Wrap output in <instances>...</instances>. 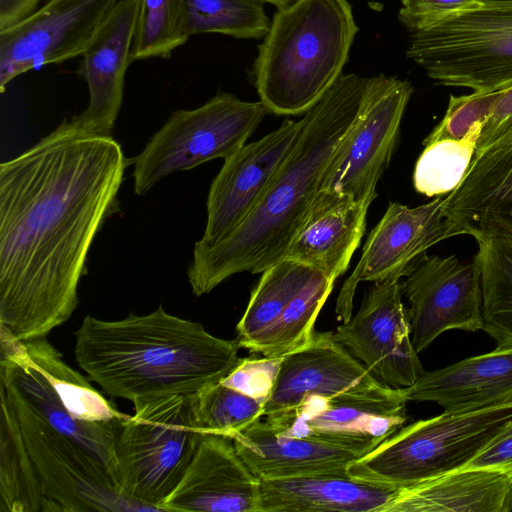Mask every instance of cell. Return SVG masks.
<instances>
[{
	"mask_svg": "<svg viewBox=\"0 0 512 512\" xmlns=\"http://www.w3.org/2000/svg\"><path fill=\"white\" fill-rule=\"evenodd\" d=\"M129 161L112 135L72 119L0 165V324L46 337L78 306L90 247L113 213Z\"/></svg>",
	"mask_w": 512,
	"mask_h": 512,
	"instance_id": "1",
	"label": "cell"
},
{
	"mask_svg": "<svg viewBox=\"0 0 512 512\" xmlns=\"http://www.w3.org/2000/svg\"><path fill=\"white\" fill-rule=\"evenodd\" d=\"M369 84L370 78L342 74L304 113L289 155L244 221L213 245L195 243L187 271L195 296L235 274L262 273L284 259L325 171L361 113Z\"/></svg>",
	"mask_w": 512,
	"mask_h": 512,
	"instance_id": "2",
	"label": "cell"
},
{
	"mask_svg": "<svg viewBox=\"0 0 512 512\" xmlns=\"http://www.w3.org/2000/svg\"><path fill=\"white\" fill-rule=\"evenodd\" d=\"M77 364L109 396L134 402L195 394L227 377L244 360L236 339L167 313L105 321L85 316L74 333Z\"/></svg>",
	"mask_w": 512,
	"mask_h": 512,
	"instance_id": "3",
	"label": "cell"
},
{
	"mask_svg": "<svg viewBox=\"0 0 512 512\" xmlns=\"http://www.w3.org/2000/svg\"><path fill=\"white\" fill-rule=\"evenodd\" d=\"M357 31L348 0H295L277 9L253 64L267 111L306 113L342 75Z\"/></svg>",
	"mask_w": 512,
	"mask_h": 512,
	"instance_id": "4",
	"label": "cell"
},
{
	"mask_svg": "<svg viewBox=\"0 0 512 512\" xmlns=\"http://www.w3.org/2000/svg\"><path fill=\"white\" fill-rule=\"evenodd\" d=\"M405 27L407 57L438 84L480 92L512 86V0H482Z\"/></svg>",
	"mask_w": 512,
	"mask_h": 512,
	"instance_id": "5",
	"label": "cell"
},
{
	"mask_svg": "<svg viewBox=\"0 0 512 512\" xmlns=\"http://www.w3.org/2000/svg\"><path fill=\"white\" fill-rule=\"evenodd\" d=\"M512 421V401L443 412L401 427L353 461L349 476L377 485L403 487L465 468Z\"/></svg>",
	"mask_w": 512,
	"mask_h": 512,
	"instance_id": "6",
	"label": "cell"
},
{
	"mask_svg": "<svg viewBox=\"0 0 512 512\" xmlns=\"http://www.w3.org/2000/svg\"><path fill=\"white\" fill-rule=\"evenodd\" d=\"M193 394L139 399L116 442V484L127 497L161 511L202 439Z\"/></svg>",
	"mask_w": 512,
	"mask_h": 512,
	"instance_id": "7",
	"label": "cell"
},
{
	"mask_svg": "<svg viewBox=\"0 0 512 512\" xmlns=\"http://www.w3.org/2000/svg\"><path fill=\"white\" fill-rule=\"evenodd\" d=\"M267 109L221 92L195 109L173 112L133 164L134 192L144 195L166 176L207 161L227 159L256 130Z\"/></svg>",
	"mask_w": 512,
	"mask_h": 512,
	"instance_id": "8",
	"label": "cell"
},
{
	"mask_svg": "<svg viewBox=\"0 0 512 512\" xmlns=\"http://www.w3.org/2000/svg\"><path fill=\"white\" fill-rule=\"evenodd\" d=\"M4 391L16 410L46 496L57 511H156L124 495L98 459L49 425L19 397Z\"/></svg>",
	"mask_w": 512,
	"mask_h": 512,
	"instance_id": "9",
	"label": "cell"
},
{
	"mask_svg": "<svg viewBox=\"0 0 512 512\" xmlns=\"http://www.w3.org/2000/svg\"><path fill=\"white\" fill-rule=\"evenodd\" d=\"M412 91L406 80L383 74L370 78L361 113L325 171L319 191L374 201Z\"/></svg>",
	"mask_w": 512,
	"mask_h": 512,
	"instance_id": "10",
	"label": "cell"
},
{
	"mask_svg": "<svg viewBox=\"0 0 512 512\" xmlns=\"http://www.w3.org/2000/svg\"><path fill=\"white\" fill-rule=\"evenodd\" d=\"M445 197L416 207L390 202L364 244L361 257L338 294L335 314L339 321L352 317L356 288L361 282L401 279L432 246L463 232L444 212Z\"/></svg>",
	"mask_w": 512,
	"mask_h": 512,
	"instance_id": "11",
	"label": "cell"
},
{
	"mask_svg": "<svg viewBox=\"0 0 512 512\" xmlns=\"http://www.w3.org/2000/svg\"><path fill=\"white\" fill-rule=\"evenodd\" d=\"M118 0H48L0 30V90L31 69L81 56Z\"/></svg>",
	"mask_w": 512,
	"mask_h": 512,
	"instance_id": "12",
	"label": "cell"
},
{
	"mask_svg": "<svg viewBox=\"0 0 512 512\" xmlns=\"http://www.w3.org/2000/svg\"><path fill=\"white\" fill-rule=\"evenodd\" d=\"M407 298L411 340L420 353L448 330L483 329L481 269L455 255H425L402 283Z\"/></svg>",
	"mask_w": 512,
	"mask_h": 512,
	"instance_id": "13",
	"label": "cell"
},
{
	"mask_svg": "<svg viewBox=\"0 0 512 512\" xmlns=\"http://www.w3.org/2000/svg\"><path fill=\"white\" fill-rule=\"evenodd\" d=\"M402 295L400 279L373 282L356 315L333 332L377 381L394 389L412 386L424 373Z\"/></svg>",
	"mask_w": 512,
	"mask_h": 512,
	"instance_id": "14",
	"label": "cell"
},
{
	"mask_svg": "<svg viewBox=\"0 0 512 512\" xmlns=\"http://www.w3.org/2000/svg\"><path fill=\"white\" fill-rule=\"evenodd\" d=\"M404 390L340 396L312 395L295 408L264 416L278 433L370 452L407 421Z\"/></svg>",
	"mask_w": 512,
	"mask_h": 512,
	"instance_id": "15",
	"label": "cell"
},
{
	"mask_svg": "<svg viewBox=\"0 0 512 512\" xmlns=\"http://www.w3.org/2000/svg\"><path fill=\"white\" fill-rule=\"evenodd\" d=\"M301 123V119H286L224 160L208 192L207 221L200 243L219 242L250 214L289 155Z\"/></svg>",
	"mask_w": 512,
	"mask_h": 512,
	"instance_id": "16",
	"label": "cell"
},
{
	"mask_svg": "<svg viewBox=\"0 0 512 512\" xmlns=\"http://www.w3.org/2000/svg\"><path fill=\"white\" fill-rule=\"evenodd\" d=\"M388 388L334 338L333 332L315 330L306 346L282 357L264 416L291 410L312 395L371 394Z\"/></svg>",
	"mask_w": 512,
	"mask_h": 512,
	"instance_id": "17",
	"label": "cell"
},
{
	"mask_svg": "<svg viewBox=\"0 0 512 512\" xmlns=\"http://www.w3.org/2000/svg\"><path fill=\"white\" fill-rule=\"evenodd\" d=\"M261 480L244 463L231 438L203 434L182 479L161 511L260 512Z\"/></svg>",
	"mask_w": 512,
	"mask_h": 512,
	"instance_id": "18",
	"label": "cell"
},
{
	"mask_svg": "<svg viewBox=\"0 0 512 512\" xmlns=\"http://www.w3.org/2000/svg\"><path fill=\"white\" fill-rule=\"evenodd\" d=\"M140 0H118L90 46L81 55L78 73L89 90L87 108L72 120L85 130L111 136L120 112L124 79L133 61Z\"/></svg>",
	"mask_w": 512,
	"mask_h": 512,
	"instance_id": "19",
	"label": "cell"
},
{
	"mask_svg": "<svg viewBox=\"0 0 512 512\" xmlns=\"http://www.w3.org/2000/svg\"><path fill=\"white\" fill-rule=\"evenodd\" d=\"M444 212L476 241L512 240V138L475 152L461 183L445 197Z\"/></svg>",
	"mask_w": 512,
	"mask_h": 512,
	"instance_id": "20",
	"label": "cell"
},
{
	"mask_svg": "<svg viewBox=\"0 0 512 512\" xmlns=\"http://www.w3.org/2000/svg\"><path fill=\"white\" fill-rule=\"evenodd\" d=\"M0 339V385L98 459L116 483L115 448L122 422H86L72 417L62 407L43 372L28 356L22 342L3 330Z\"/></svg>",
	"mask_w": 512,
	"mask_h": 512,
	"instance_id": "21",
	"label": "cell"
},
{
	"mask_svg": "<svg viewBox=\"0 0 512 512\" xmlns=\"http://www.w3.org/2000/svg\"><path fill=\"white\" fill-rule=\"evenodd\" d=\"M232 441L244 463L260 480L348 473V466L368 453L352 446L284 435L261 418Z\"/></svg>",
	"mask_w": 512,
	"mask_h": 512,
	"instance_id": "22",
	"label": "cell"
},
{
	"mask_svg": "<svg viewBox=\"0 0 512 512\" xmlns=\"http://www.w3.org/2000/svg\"><path fill=\"white\" fill-rule=\"evenodd\" d=\"M408 401L434 402L444 412L484 409L512 401V347L469 357L434 371H424L410 387Z\"/></svg>",
	"mask_w": 512,
	"mask_h": 512,
	"instance_id": "23",
	"label": "cell"
},
{
	"mask_svg": "<svg viewBox=\"0 0 512 512\" xmlns=\"http://www.w3.org/2000/svg\"><path fill=\"white\" fill-rule=\"evenodd\" d=\"M369 206L319 191L284 258L299 261L336 280L348 269L361 242Z\"/></svg>",
	"mask_w": 512,
	"mask_h": 512,
	"instance_id": "24",
	"label": "cell"
},
{
	"mask_svg": "<svg viewBox=\"0 0 512 512\" xmlns=\"http://www.w3.org/2000/svg\"><path fill=\"white\" fill-rule=\"evenodd\" d=\"M398 489L348 473L261 480L260 512H383Z\"/></svg>",
	"mask_w": 512,
	"mask_h": 512,
	"instance_id": "25",
	"label": "cell"
},
{
	"mask_svg": "<svg viewBox=\"0 0 512 512\" xmlns=\"http://www.w3.org/2000/svg\"><path fill=\"white\" fill-rule=\"evenodd\" d=\"M510 478L491 468L457 469L399 487L383 512H502Z\"/></svg>",
	"mask_w": 512,
	"mask_h": 512,
	"instance_id": "26",
	"label": "cell"
},
{
	"mask_svg": "<svg viewBox=\"0 0 512 512\" xmlns=\"http://www.w3.org/2000/svg\"><path fill=\"white\" fill-rule=\"evenodd\" d=\"M0 398V512L57 511L46 496L16 410L2 387Z\"/></svg>",
	"mask_w": 512,
	"mask_h": 512,
	"instance_id": "27",
	"label": "cell"
},
{
	"mask_svg": "<svg viewBox=\"0 0 512 512\" xmlns=\"http://www.w3.org/2000/svg\"><path fill=\"white\" fill-rule=\"evenodd\" d=\"M316 271L289 258H284L263 271L236 325L239 346L258 353L286 306Z\"/></svg>",
	"mask_w": 512,
	"mask_h": 512,
	"instance_id": "28",
	"label": "cell"
},
{
	"mask_svg": "<svg viewBox=\"0 0 512 512\" xmlns=\"http://www.w3.org/2000/svg\"><path fill=\"white\" fill-rule=\"evenodd\" d=\"M21 342L28 356L52 385L62 407L72 417L86 422H122L129 417L72 369L46 337Z\"/></svg>",
	"mask_w": 512,
	"mask_h": 512,
	"instance_id": "29",
	"label": "cell"
},
{
	"mask_svg": "<svg viewBox=\"0 0 512 512\" xmlns=\"http://www.w3.org/2000/svg\"><path fill=\"white\" fill-rule=\"evenodd\" d=\"M481 269L483 329L498 348L512 347V240L477 241Z\"/></svg>",
	"mask_w": 512,
	"mask_h": 512,
	"instance_id": "30",
	"label": "cell"
},
{
	"mask_svg": "<svg viewBox=\"0 0 512 512\" xmlns=\"http://www.w3.org/2000/svg\"><path fill=\"white\" fill-rule=\"evenodd\" d=\"M334 282V279L316 271L286 306L258 354L281 358L306 346L312 339L317 317L333 290Z\"/></svg>",
	"mask_w": 512,
	"mask_h": 512,
	"instance_id": "31",
	"label": "cell"
},
{
	"mask_svg": "<svg viewBox=\"0 0 512 512\" xmlns=\"http://www.w3.org/2000/svg\"><path fill=\"white\" fill-rule=\"evenodd\" d=\"M483 126L462 140H439L423 144L415 164L413 184L417 192L437 197L454 191L464 178L476 151Z\"/></svg>",
	"mask_w": 512,
	"mask_h": 512,
	"instance_id": "32",
	"label": "cell"
},
{
	"mask_svg": "<svg viewBox=\"0 0 512 512\" xmlns=\"http://www.w3.org/2000/svg\"><path fill=\"white\" fill-rule=\"evenodd\" d=\"M258 0H186L189 36L216 33L237 39H260L270 20Z\"/></svg>",
	"mask_w": 512,
	"mask_h": 512,
	"instance_id": "33",
	"label": "cell"
},
{
	"mask_svg": "<svg viewBox=\"0 0 512 512\" xmlns=\"http://www.w3.org/2000/svg\"><path fill=\"white\" fill-rule=\"evenodd\" d=\"M189 38L186 0H140L133 61L168 57Z\"/></svg>",
	"mask_w": 512,
	"mask_h": 512,
	"instance_id": "34",
	"label": "cell"
},
{
	"mask_svg": "<svg viewBox=\"0 0 512 512\" xmlns=\"http://www.w3.org/2000/svg\"><path fill=\"white\" fill-rule=\"evenodd\" d=\"M200 430L233 438L264 416L266 402L231 388L221 381L192 395Z\"/></svg>",
	"mask_w": 512,
	"mask_h": 512,
	"instance_id": "35",
	"label": "cell"
},
{
	"mask_svg": "<svg viewBox=\"0 0 512 512\" xmlns=\"http://www.w3.org/2000/svg\"><path fill=\"white\" fill-rule=\"evenodd\" d=\"M505 90L474 91L458 97L451 95L443 119L424 139L423 144L439 140H462L474 128L484 127Z\"/></svg>",
	"mask_w": 512,
	"mask_h": 512,
	"instance_id": "36",
	"label": "cell"
},
{
	"mask_svg": "<svg viewBox=\"0 0 512 512\" xmlns=\"http://www.w3.org/2000/svg\"><path fill=\"white\" fill-rule=\"evenodd\" d=\"M281 360L282 357L244 358L243 362L221 382L267 403L279 372Z\"/></svg>",
	"mask_w": 512,
	"mask_h": 512,
	"instance_id": "37",
	"label": "cell"
},
{
	"mask_svg": "<svg viewBox=\"0 0 512 512\" xmlns=\"http://www.w3.org/2000/svg\"><path fill=\"white\" fill-rule=\"evenodd\" d=\"M482 467L512 474V421L465 467Z\"/></svg>",
	"mask_w": 512,
	"mask_h": 512,
	"instance_id": "38",
	"label": "cell"
},
{
	"mask_svg": "<svg viewBox=\"0 0 512 512\" xmlns=\"http://www.w3.org/2000/svg\"><path fill=\"white\" fill-rule=\"evenodd\" d=\"M399 20L405 26L424 18L466 8L482 0H400Z\"/></svg>",
	"mask_w": 512,
	"mask_h": 512,
	"instance_id": "39",
	"label": "cell"
},
{
	"mask_svg": "<svg viewBox=\"0 0 512 512\" xmlns=\"http://www.w3.org/2000/svg\"><path fill=\"white\" fill-rule=\"evenodd\" d=\"M39 0H0V30L32 13Z\"/></svg>",
	"mask_w": 512,
	"mask_h": 512,
	"instance_id": "40",
	"label": "cell"
},
{
	"mask_svg": "<svg viewBox=\"0 0 512 512\" xmlns=\"http://www.w3.org/2000/svg\"><path fill=\"white\" fill-rule=\"evenodd\" d=\"M512 117V86L506 89L497 104L495 105L490 117L486 121L478 143L485 140L501 123ZM477 148V147H476Z\"/></svg>",
	"mask_w": 512,
	"mask_h": 512,
	"instance_id": "41",
	"label": "cell"
},
{
	"mask_svg": "<svg viewBox=\"0 0 512 512\" xmlns=\"http://www.w3.org/2000/svg\"><path fill=\"white\" fill-rule=\"evenodd\" d=\"M512 138V117L501 123L485 140L477 144L475 152L481 151L486 147L501 140Z\"/></svg>",
	"mask_w": 512,
	"mask_h": 512,
	"instance_id": "42",
	"label": "cell"
},
{
	"mask_svg": "<svg viewBox=\"0 0 512 512\" xmlns=\"http://www.w3.org/2000/svg\"><path fill=\"white\" fill-rule=\"evenodd\" d=\"M502 512H512V474L510 478V483L508 486V490L503 502Z\"/></svg>",
	"mask_w": 512,
	"mask_h": 512,
	"instance_id": "43",
	"label": "cell"
},
{
	"mask_svg": "<svg viewBox=\"0 0 512 512\" xmlns=\"http://www.w3.org/2000/svg\"><path fill=\"white\" fill-rule=\"evenodd\" d=\"M263 3H270L274 6H276L277 9L284 8L294 2L295 0H258Z\"/></svg>",
	"mask_w": 512,
	"mask_h": 512,
	"instance_id": "44",
	"label": "cell"
}]
</instances>
